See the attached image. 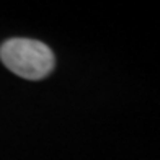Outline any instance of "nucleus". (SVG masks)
I'll use <instances>...</instances> for the list:
<instances>
[{"label":"nucleus","instance_id":"1","mask_svg":"<svg viewBox=\"0 0 160 160\" xmlns=\"http://www.w3.org/2000/svg\"><path fill=\"white\" fill-rule=\"evenodd\" d=\"M0 59L13 74L39 80L54 67V54L44 42L30 38H12L0 46Z\"/></svg>","mask_w":160,"mask_h":160}]
</instances>
